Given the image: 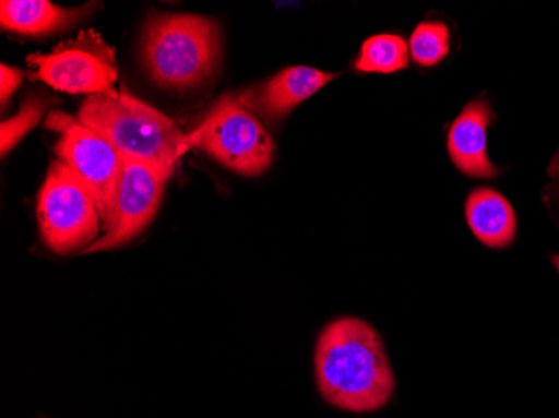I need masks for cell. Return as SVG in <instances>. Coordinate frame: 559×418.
<instances>
[{"instance_id": "cell-1", "label": "cell", "mask_w": 559, "mask_h": 418, "mask_svg": "<svg viewBox=\"0 0 559 418\" xmlns=\"http://www.w3.org/2000/svg\"><path fill=\"white\" fill-rule=\"evenodd\" d=\"M317 389L338 410L372 414L395 394V375L384 339L366 320L341 317L326 323L316 344Z\"/></svg>"}, {"instance_id": "cell-2", "label": "cell", "mask_w": 559, "mask_h": 418, "mask_svg": "<svg viewBox=\"0 0 559 418\" xmlns=\"http://www.w3.org/2000/svg\"><path fill=\"white\" fill-rule=\"evenodd\" d=\"M78 119L108 138L122 158L143 163L169 179L191 150L188 133L175 121L124 89L87 96Z\"/></svg>"}, {"instance_id": "cell-3", "label": "cell", "mask_w": 559, "mask_h": 418, "mask_svg": "<svg viewBox=\"0 0 559 418\" xmlns=\"http://www.w3.org/2000/svg\"><path fill=\"white\" fill-rule=\"evenodd\" d=\"M222 55L215 21L193 14H158L144 29L143 58L159 86L185 91L212 77Z\"/></svg>"}, {"instance_id": "cell-4", "label": "cell", "mask_w": 559, "mask_h": 418, "mask_svg": "<svg viewBox=\"0 0 559 418\" xmlns=\"http://www.w3.org/2000/svg\"><path fill=\"white\" fill-rule=\"evenodd\" d=\"M191 147L205 151L219 165L238 175L257 178L275 158V141L257 116L226 94L205 119L188 133Z\"/></svg>"}, {"instance_id": "cell-5", "label": "cell", "mask_w": 559, "mask_h": 418, "mask_svg": "<svg viewBox=\"0 0 559 418\" xmlns=\"http://www.w3.org/2000/svg\"><path fill=\"white\" fill-rule=\"evenodd\" d=\"M46 128L59 133L56 156L86 188L96 203L100 222L108 229L115 216L116 193L124 166L121 153L96 129L66 112H49Z\"/></svg>"}, {"instance_id": "cell-6", "label": "cell", "mask_w": 559, "mask_h": 418, "mask_svg": "<svg viewBox=\"0 0 559 418\" xmlns=\"http://www.w3.org/2000/svg\"><path fill=\"white\" fill-rule=\"evenodd\" d=\"M40 235L50 251L86 250L99 235V212L86 188L59 159L50 163L37 203Z\"/></svg>"}, {"instance_id": "cell-7", "label": "cell", "mask_w": 559, "mask_h": 418, "mask_svg": "<svg viewBox=\"0 0 559 418\" xmlns=\"http://www.w3.org/2000/svg\"><path fill=\"white\" fill-rule=\"evenodd\" d=\"M27 64L31 80L68 94L111 93L119 75L115 49L93 29L64 40L49 55H31Z\"/></svg>"}, {"instance_id": "cell-8", "label": "cell", "mask_w": 559, "mask_h": 418, "mask_svg": "<svg viewBox=\"0 0 559 418\" xmlns=\"http://www.w3.org/2000/svg\"><path fill=\"white\" fill-rule=\"evenodd\" d=\"M168 179L143 163L124 159L111 226L83 254L109 251L134 240L155 218Z\"/></svg>"}, {"instance_id": "cell-9", "label": "cell", "mask_w": 559, "mask_h": 418, "mask_svg": "<svg viewBox=\"0 0 559 418\" xmlns=\"http://www.w3.org/2000/svg\"><path fill=\"white\" fill-rule=\"evenodd\" d=\"M335 77L337 74L332 72L307 65H294L280 71L263 83L240 91L235 99L257 118L272 126L278 124L297 106L322 91Z\"/></svg>"}, {"instance_id": "cell-10", "label": "cell", "mask_w": 559, "mask_h": 418, "mask_svg": "<svg viewBox=\"0 0 559 418\" xmlns=\"http://www.w3.org/2000/svg\"><path fill=\"white\" fill-rule=\"evenodd\" d=\"M492 109L488 100L474 99L452 122L448 134V153L452 165L467 178L495 179L498 168L488 156V126Z\"/></svg>"}, {"instance_id": "cell-11", "label": "cell", "mask_w": 559, "mask_h": 418, "mask_svg": "<svg viewBox=\"0 0 559 418\" xmlns=\"http://www.w3.org/2000/svg\"><path fill=\"white\" fill-rule=\"evenodd\" d=\"M464 213L474 238L489 250H506L516 240V213L499 191L492 188L471 191Z\"/></svg>"}, {"instance_id": "cell-12", "label": "cell", "mask_w": 559, "mask_h": 418, "mask_svg": "<svg viewBox=\"0 0 559 418\" xmlns=\"http://www.w3.org/2000/svg\"><path fill=\"white\" fill-rule=\"evenodd\" d=\"M90 12V8L66 9L47 0H2V29L22 36H50L69 29Z\"/></svg>"}, {"instance_id": "cell-13", "label": "cell", "mask_w": 559, "mask_h": 418, "mask_svg": "<svg viewBox=\"0 0 559 418\" xmlns=\"http://www.w3.org/2000/svg\"><path fill=\"white\" fill-rule=\"evenodd\" d=\"M409 44L397 34H377L362 44L355 69L366 74H394L409 65Z\"/></svg>"}, {"instance_id": "cell-14", "label": "cell", "mask_w": 559, "mask_h": 418, "mask_svg": "<svg viewBox=\"0 0 559 418\" xmlns=\"http://www.w3.org/2000/svg\"><path fill=\"white\" fill-rule=\"evenodd\" d=\"M451 50V29L442 21H424L417 24L409 40L413 61L420 68H435L448 58Z\"/></svg>"}, {"instance_id": "cell-15", "label": "cell", "mask_w": 559, "mask_h": 418, "mask_svg": "<svg viewBox=\"0 0 559 418\" xmlns=\"http://www.w3.org/2000/svg\"><path fill=\"white\" fill-rule=\"evenodd\" d=\"M46 109V100L39 99V97H33V99L22 104V108L19 109L14 118L2 122V128H0V147H2V156H5L9 151L14 150L15 144H17L25 134L29 133L31 129L43 118Z\"/></svg>"}, {"instance_id": "cell-16", "label": "cell", "mask_w": 559, "mask_h": 418, "mask_svg": "<svg viewBox=\"0 0 559 418\" xmlns=\"http://www.w3.org/2000/svg\"><path fill=\"white\" fill-rule=\"evenodd\" d=\"M22 80H24V72L2 64V68H0V84H2V86H0V99H2V106L8 104L12 94L21 86Z\"/></svg>"}, {"instance_id": "cell-17", "label": "cell", "mask_w": 559, "mask_h": 418, "mask_svg": "<svg viewBox=\"0 0 559 418\" xmlns=\"http://www.w3.org/2000/svg\"><path fill=\"white\" fill-rule=\"evenodd\" d=\"M551 261L552 265H555L556 272L559 273V254H552Z\"/></svg>"}]
</instances>
